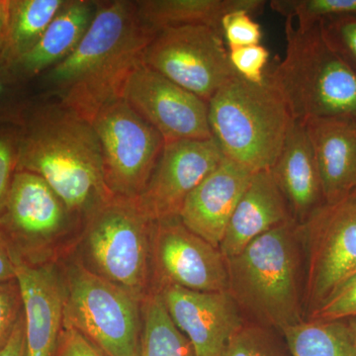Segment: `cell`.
<instances>
[{
  "label": "cell",
  "instance_id": "obj_36",
  "mask_svg": "<svg viewBox=\"0 0 356 356\" xmlns=\"http://www.w3.org/2000/svg\"><path fill=\"white\" fill-rule=\"evenodd\" d=\"M0 356H27L26 350L24 313L18 321L13 336L0 350Z\"/></svg>",
  "mask_w": 356,
  "mask_h": 356
},
{
  "label": "cell",
  "instance_id": "obj_1",
  "mask_svg": "<svg viewBox=\"0 0 356 356\" xmlns=\"http://www.w3.org/2000/svg\"><path fill=\"white\" fill-rule=\"evenodd\" d=\"M156 35L140 22L136 1H98L95 19L76 50L39 77L43 97L92 123L103 107L122 98Z\"/></svg>",
  "mask_w": 356,
  "mask_h": 356
},
{
  "label": "cell",
  "instance_id": "obj_26",
  "mask_svg": "<svg viewBox=\"0 0 356 356\" xmlns=\"http://www.w3.org/2000/svg\"><path fill=\"white\" fill-rule=\"evenodd\" d=\"M218 356H291L280 332L245 322L229 337Z\"/></svg>",
  "mask_w": 356,
  "mask_h": 356
},
{
  "label": "cell",
  "instance_id": "obj_23",
  "mask_svg": "<svg viewBox=\"0 0 356 356\" xmlns=\"http://www.w3.org/2000/svg\"><path fill=\"white\" fill-rule=\"evenodd\" d=\"M67 0H9L6 31L0 38V55L13 65L31 50Z\"/></svg>",
  "mask_w": 356,
  "mask_h": 356
},
{
  "label": "cell",
  "instance_id": "obj_7",
  "mask_svg": "<svg viewBox=\"0 0 356 356\" xmlns=\"http://www.w3.org/2000/svg\"><path fill=\"white\" fill-rule=\"evenodd\" d=\"M65 288L64 327L83 334L106 356H138L140 301L88 270L72 254L58 262Z\"/></svg>",
  "mask_w": 356,
  "mask_h": 356
},
{
  "label": "cell",
  "instance_id": "obj_12",
  "mask_svg": "<svg viewBox=\"0 0 356 356\" xmlns=\"http://www.w3.org/2000/svg\"><path fill=\"white\" fill-rule=\"evenodd\" d=\"M178 286L194 291H228L226 259L179 217L154 221L151 238V290Z\"/></svg>",
  "mask_w": 356,
  "mask_h": 356
},
{
  "label": "cell",
  "instance_id": "obj_11",
  "mask_svg": "<svg viewBox=\"0 0 356 356\" xmlns=\"http://www.w3.org/2000/svg\"><path fill=\"white\" fill-rule=\"evenodd\" d=\"M143 63L208 103L236 76L221 33L206 26H184L159 32Z\"/></svg>",
  "mask_w": 356,
  "mask_h": 356
},
{
  "label": "cell",
  "instance_id": "obj_6",
  "mask_svg": "<svg viewBox=\"0 0 356 356\" xmlns=\"http://www.w3.org/2000/svg\"><path fill=\"white\" fill-rule=\"evenodd\" d=\"M154 222L139 199L114 196L86 221L70 254L142 302L151 291Z\"/></svg>",
  "mask_w": 356,
  "mask_h": 356
},
{
  "label": "cell",
  "instance_id": "obj_32",
  "mask_svg": "<svg viewBox=\"0 0 356 356\" xmlns=\"http://www.w3.org/2000/svg\"><path fill=\"white\" fill-rule=\"evenodd\" d=\"M222 36L228 49L261 44V27L247 10L232 11L222 17Z\"/></svg>",
  "mask_w": 356,
  "mask_h": 356
},
{
  "label": "cell",
  "instance_id": "obj_19",
  "mask_svg": "<svg viewBox=\"0 0 356 356\" xmlns=\"http://www.w3.org/2000/svg\"><path fill=\"white\" fill-rule=\"evenodd\" d=\"M305 124L317 163L325 204L356 191V122L313 119Z\"/></svg>",
  "mask_w": 356,
  "mask_h": 356
},
{
  "label": "cell",
  "instance_id": "obj_21",
  "mask_svg": "<svg viewBox=\"0 0 356 356\" xmlns=\"http://www.w3.org/2000/svg\"><path fill=\"white\" fill-rule=\"evenodd\" d=\"M97 2L67 0L38 43L11 65L17 79L30 83L69 57L95 19Z\"/></svg>",
  "mask_w": 356,
  "mask_h": 356
},
{
  "label": "cell",
  "instance_id": "obj_33",
  "mask_svg": "<svg viewBox=\"0 0 356 356\" xmlns=\"http://www.w3.org/2000/svg\"><path fill=\"white\" fill-rule=\"evenodd\" d=\"M229 62L236 74L255 84L266 81V65L270 53L261 44L228 49Z\"/></svg>",
  "mask_w": 356,
  "mask_h": 356
},
{
  "label": "cell",
  "instance_id": "obj_27",
  "mask_svg": "<svg viewBox=\"0 0 356 356\" xmlns=\"http://www.w3.org/2000/svg\"><path fill=\"white\" fill-rule=\"evenodd\" d=\"M271 9L307 29L332 18L356 15V0H273Z\"/></svg>",
  "mask_w": 356,
  "mask_h": 356
},
{
  "label": "cell",
  "instance_id": "obj_14",
  "mask_svg": "<svg viewBox=\"0 0 356 356\" xmlns=\"http://www.w3.org/2000/svg\"><path fill=\"white\" fill-rule=\"evenodd\" d=\"M224 158L213 138L165 143L140 205L154 221L179 216L189 194Z\"/></svg>",
  "mask_w": 356,
  "mask_h": 356
},
{
  "label": "cell",
  "instance_id": "obj_37",
  "mask_svg": "<svg viewBox=\"0 0 356 356\" xmlns=\"http://www.w3.org/2000/svg\"><path fill=\"white\" fill-rule=\"evenodd\" d=\"M16 280L15 262L0 236V282Z\"/></svg>",
  "mask_w": 356,
  "mask_h": 356
},
{
  "label": "cell",
  "instance_id": "obj_2",
  "mask_svg": "<svg viewBox=\"0 0 356 356\" xmlns=\"http://www.w3.org/2000/svg\"><path fill=\"white\" fill-rule=\"evenodd\" d=\"M17 170L38 175L83 229L114 197L105 181L99 140L92 124L50 98L32 102L19 125Z\"/></svg>",
  "mask_w": 356,
  "mask_h": 356
},
{
  "label": "cell",
  "instance_id": "obj_15",
  "mask_svg": "<svg viewBox=\"0 0 356 356\" xmlns=\"http://www.w3.org/2000/svg\"><path fill=\"white\" fill-rule=\"evenodd\" d=\"M159 293L173 323L191 341L196 356H218L247 321L229 291L203 292L163 286Z\"/></svg>",
  "mask_w": 356,
  "mask_h": 356
},
{
  "label": "cell",
  "instance_id": "obj_13",
  "mask_svg": "<svg viewBox=\"0 0 356 356\" xmlns=\"http://www.w3.org/2000/svg\"><path fill=\"white\" fill-rule=\"evenodd\" d=\"M122 99L156 128L165 143L212 138L208 103L144 63L129 77Z\"/></svg>",
  "mask_w": 356,
  "mask_h": 356
},
{
  "label": "cell",
  "instance_id": "obj_30",
  "mask_svg": "<svg viewBox=\"0 0 356 356\" xmlns=\"http://www.w3.org/2000/svg\"><path fill=\"white\" fill-rule=\"evenodd\" d=\"M320 24L327 43L356 74V15L332 18Z\"/></svg>",
  "mask_w": 356,
  "mask_h": 356
},
{
  "label": "cell",
  "instance_id": "obj_24",
  "mask_svg": "<svg viewBox=\"0 0 356 356\" xmlns=\"http://www.w3.org/2000/svg\"><path fill=\"white\" fill-rule=\"evenodd\" d=\"M291 356H356L346 321L305 320L282 332Z\"/></svg>",
  "mask_w": 356,
  "mask_h": 356
},
{
  "label": "cell",
  "instance_id": "obj_4",
  "mask_svg": "<svg viewBox=\"0 0 356 356\" xmlns=\"http://www.w3.org/2000/svg\"><path fill=\"white\" fill-rule=\"evenodd\" d=\"M285 33L284 57L266 79L293 119L356 122V74L327 43L320 23L301 29L286 19Z\"/></svg>",
  "mask_w": 356,
  "mask_h": 356
},
{
  "label": "cell",
  "instance_id": "obj_39",
  "mask_svg": "<svg viewBox=\"0 0 356 356\" xmlns=\"http://www.w3.org/2000/svg\"><path fill=\"white\" fill-rule=\"evenodd\" d=\"M346 323H348V327H350L351 334H353V339H355L356 344V317L346 321Z\"/></svg>",
  "mask_w": 356,
  "mask_h": 356
},
{
  "label": "cell",
  "instance_id": "obj_17",
  "mask_svg": "<svg viewBox=\"0 0 356 356\" xmlns=\"http://www.w3.org/2000/svg\"><path fill=\"white\" fill-rule=\"evenodd\" d=\"M252 175L248 168L224 158L189 194L178 217L191 231L219 248Z\"/></svg>",
  "mask_w": 356,
  "mask_h": 356
},
{
  "label": "cell",
  "instance_id": "obj_28",
  "mask_svg": "<svg viewBox=\"0 0 356 356\" xmlns=\"http://www.w3.org/2000/svg\"><path fill=\"white\" fill-rule=\"evenodd\" d=\"M26 86L0 55V124L19 125L32 102L26 96Z\"/></svg>",
  "mask_w": 356,
  "mask_h": 356
},
{
  "label": "cell",
  "instance_id": "obj_8",
  "mask_svg": "<svg viewBox=\"0 0 356 356\" xmlns=\"http://www.w3.org/2000/svg\"><path fill=\"white\" fill-rule=\"evenodd\" d=\"M81 229L38 175L17 170L0 216V236L14 262L39 266L70 254Z\"/></svg>",
  "mask_w": 356,
  "mask_h": 356
},
{
  "label": "cell",
  "instance_id": "obj_10",
  "mask_svg": "<svg viewBox=\"0 0 356 356\" xmlns=\"http://www.w3.org/2000/svg\"><path fill=\"white\" fill-rule=\"evenodd\" d=\"M305 318L356 273V191L301 225Z\"/></svg>",
  "mask_w": 356,
  "mask_h": 356
},
{
  "label": "cell",
  "instance_id": "obj_16",
  "mask_svg": "<svg viewBox=\"0 0 356 356\" xmlns=\"http://www.w3.org/2000/svg\"><path fill=\"white\" fill-rule=\"evenodd\" d=\"M24 313L27 356H55L64 329L65 288L58 264H15Z\"/></svg>",
  "mask_w": 356,
  "mask_h": 356
},
{
  "label": "cell",
  "instance_id": "obj_18",
  "mask_svg": "<svg viewBox=\"0 0 356 356\" xmlns=\"http://www.w3.org/2000/svg\"><path fill=\"white\" fill-rule=\"evenodd\" d=\"M271 175L286 201L292 219L299 225L325 205L317 163L305 124L293 122Z\"/></svg>",
  "mask_w": 356,
  "mask_h": 356
},
{
  "label": "cell",
  "instance_id": "obj_20",
  "mask_svg": "<svg viewBox=\"0 0 356 356\" xmlns=\"http://www.w3.org/2000/svg\"><path fill=\"white\" fill-rule=\"evenodd\" d=\"M292 220L270 170L254 172L232 215L220 250L226 259L235 257L255 238Z\"/></svg>",
  "mask_w": 356,
  "mask_h": 356
},
{
  "label": "cell",
  "instance_id": "obj_9",
  "mask_svg": "<svg viewBox=\"0 0 356 356\" xmlns=\"http://www.w3.org/2000/svg\"><path fill=\"white\" fill-rule=\"evenodd\" d=\"M91 124L109 191L118 197L139 198L163 153V136L122 98L103 107Z\"/></svg>",
  "mask_w": 356,
  "mask_h": 356
},
{
  "label": "cell",
  "instance_id": "obj_34",
  "mask_svg": "<svg viewBox=\"0 0 356 356\" xmlns=\"http://www.w3.org/2000/svg\"><path fill=\"white\" fill-rule=\"evenodd\" d=\"M23 315V299L17 280L0 282V350L13 336Z\"/></svg>",
  "mask_w": 356,
  "mask_h": 356
},
{
  "label": "cell",
  "instance_id": "obj_29",
  "mask_svg": "<svg viewBox=\"0 0 356 356\" xmlns=\"http://www.w3.org/2000/svg\"><path fill=\"white\" fill-rule=\"evenodd\" d=\"M19 144V127L13 124H0V216L17 172Z\"/></svg>",
  "mask_w": 356,
  "mask_h": 356
},
{
  "label": "cell",
  "instance_id": "obj_31",
  "mask_svg": "<svg viewBox=\"0 0 356 356\" xmlns=\"http://www.w3.org/2000/svg\"><path fill=\"white\" fill-rule=\"evenodd\" d=\"M356 317V273L315 309L309 320L348 321Z\"/></svg>",
  "mask_w": 356,
  "mask_h": 356
},
{
  "label": "cell",
  "instance_id": "obj_5",
  "mask_svg": "<svg viewBox=\"0 0 356 356\" xmlns=\"http://www.w3.org/2000/svg\"><path fill=\"white\" fill-rule=\"evenodd\" d=\"M208 121L222 156L254 173L270 170L294 119L266 79L255 84L236 74L208 102Z\"/></svg>",
  "mask_w": 356,
  "mask_h": 356
},
{
  "label": "cell",
  "instance_id": "obj_35",
  "mask_svg": "<svg viewBox=\"0 0 356 356\" xmlns=\"http://www.w3.org/2000/svg\"><path fill=\"white\" fill-rule=\"evenodd\" d=\"M55 356H106L83 334L72 329H63Z\"/></svg>",
  "mask_w": 356,
  "mask_h": 356
},
{
  "label": "cell",
  "instance_id": "obj_38",
  "mask_svg": "<svg viewBox=\"0 0 356 356\" xmlns=\"http://www.w3.org/2000/svg\"><path fill=\"white\" fill-rule=\"evenodd\" d=\"M9 0H0V38L6 31L8 19Z\"/></svg>",
  "mask_w": 356,
  "mask_h": 356
},
{
  "label": "cell",
  "instance_id": "obj_3",
  "mask_svg": "<svg viewBox=\"0 0 356 356\" xmlns=\"http://www.w3.org/2000/svg\"><path fill=\"white\" fill-rule=\"evenodd\" d=\"M228 291L247 322L282 332L305 320L301 225L289 221L226 259Z\"/></svg>",
  "mask_w": 356,
  "mask_h": 356
},
{
  "label": "cell",
  "instance_id": "obj_25",
  "mask_svg": "<svg viewBox=\"0 0 356 356\" xmlns=\"http://www.w3.org/2000/svg\"><path fill=\"white\" fill-rule=\"evenodd\" d=\"M140 314L138 356H196L191 341L173 323L159 293L151 290L142 300Z\"/></svg>",
  "mask_w": 356,
  "mask_h": 356
},
{
  "label": "cell",
  "instance_id": "obj_22",
  "mask_svg": "<svg viewBox=\"0 0 356 356\" xmlns=\"http://www.w3.org/2000/svg\"><path fill=\"white\" fill-rule=\"evenodd\" d=\"M262 0H138L140 22L156 34L170 28L206 26L221 33L222 17L232 11L261 13Z\"/></svg>",
  "mask_w": 356,
  "mask_h": 356
}]
</instances>
